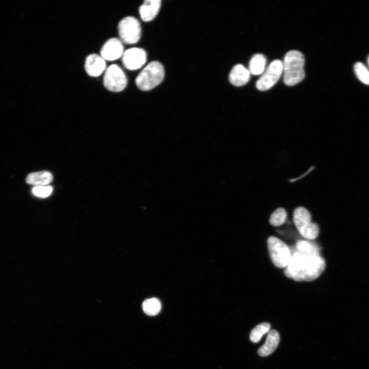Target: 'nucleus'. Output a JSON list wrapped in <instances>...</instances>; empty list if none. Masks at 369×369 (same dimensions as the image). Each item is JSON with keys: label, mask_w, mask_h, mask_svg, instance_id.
<instances>
[{"label": "nucleus", "mask_w": 369, "mask_h": 369, "mask_svg": "<svg viewBox=\"0 0 369 369\" xmlns=\"http://www.w3.org/2000/svg\"><path fill=\"white\" fill-rule=\"evenodd\" d=\"M325 269V261L320 256L309 257L296 252L284 268V274L296 281H311L318 278Z\"/></svg>", "instance_id": "nucleus-1"}, {"label": "nucleus", "mask_w": 369, "mask_h": 369, "mask_svg": "<svg viewBox=\"0 0 369 369\" xmlns=\"http://www.w3.org/2000/svg\"><path fill=\"white\" fill-rule=\"evenodd\" d=\"M283 63V81L288 86H294L301 81L305 77L304 58L298 50L288 52Z\"/></svg>", "instance_id": "nucleus-2"}, {"label": "nucleus", "mask_w": 369, "mask_h": 369, "mask_svg": "<svg viewBox=\"0 0 369 369\" xmlns=\"http://www.w3.org/2000/svg\"><path fill=\"white\" fill-rule=\"evenodd\" d=\"M164 68L157 61L148 64L138 74L135 79L137 87L142 91H149L158 85L163 79Z\"/></svg>", "instance_id": "nucleus-3"}, {"label": "nucleus", "mask_w": 369, "mask_h": 369, "mask_svg": "<svg viewBox=\"0 0 369 369\" xmlns=\"http://www.w3.org/2000/svg\"><path fill=\"white\" fill-rule=\"evenodd\" d=\"M310 212L305 208L298 207L293 212V221L299 233L308 239H314L318 236V225L311 221Z\"/></svg>", "instance_id": "nucleus-4"}, {"label": "nucleus", "mask_w": 369, "mask_h": 369, "mask_svg": "<svg viewBox=\"0 0 369 369\" xmlns=\"http://www.w3.org/2000/svg\"><path fill=\"white\" fill-rule=\"evenodd\" d=\"M267 245L274 265L279 268L286 267L292 257L287 244L277 237L271 236L268 238Z\"/></svg>", "instance_id": "nucleus-5"}, {"label": "nucleus", "mask_w": 369, "mask_h": 369, "mask_svg": "<svg viewBox=\"0 0 369 369\" xmlns=\"http://www.w3.org/2000/svg\"><path fill=\"white\" fill-rule=\"evenodd\" d=\"M119 39L126 44H134L141 36V26L138 20L133 16L122 18L118 25Z\"/></svg>", "instance_id": "nucleus-6"}, {"label": "nucleus", "mask_w": 369, "mask_h": 369, "mask_svg": "<svg viewBox=\"0 0 369 369\" xmlns=\"http://www.w3.org/2000/svg\"><path fill=\"white\" fill-rule=\"evenodd\" d=\"M103 84L108 90L119 92L126 88L127 79L122 69L118 65L113 64L107 67L104 72Z\"/></svg>", "instance_id": "nucleus-7"}, {"label": "nucleus", "mask_w": 369, "mask_h": 369, "mask_svg": "<svg viewBox=\"0 0 369 369\" xmlns=\"http://www.w3.org/2000/svg\"><path fill=\"white\" fill-rule=\"evenodd\" d=\"M282 73V61L279 59L273 60L257 81V89L260 91L270 89L278 81Z\"/></svg>", "instance_id": "nucleus-8"}, {"label": "nucleus", "mask_w": 369, "mask_h": 369, "mask_svg": "<svg viewBox=\"0 0 369 369\" xmlns=\"http://www.w3.org/2000/svg\"><path fill=\"white\" fill-rule=\"evenodd\" d=\"M121 58L126 69L135 70L140 69L146 63L147 53L142 48L133 47L125 51Z\"/></svg>", "instance_id": "nucleus-9"}, {"label": "nucleus", "mask_w": 369, "mask_h": 369, "mask_svg": "<svg viewBox=\"0 0 369 369\" xmlns=\"http://www.w3.org/2000/svg\"><path fill=\"white\" fill-rule=\"evenodd\" d=\"M122 42L117 38L107 40L100 50V56L105 60L113 61L122 57L124 52Z\"/></svg>", "instance_id": "nucleus-10"}, {"label": "nucleus", "mask_w": 369, "mask_h": 369, "mask_svg": "<svg viewBox=\"0 0 369 369\" xmlns=\"http://www.w3.org/2000/svg\"><path fill=\"white\" fill-rule=\"evenodd\" d=\"M85 69L89 76H99L106 69V60L100 55L95 53L89 54L85 61Z\"/></svg>", "instance_id": "nucleus-11"}, {"label": "nucleus", "mask_w": 369, "mask_h": 369, "mask_svg": "<svg viewBox=\"0 0 369 369\" xmlns=\"http://www.w3.org/2000/svg\"><path fill=\"white\" fill-rule=\"evenodd\" d=\"M251 74L248 69L241 64H237L229 74L230 82L235 86H242L250 80Z\"/></svg>", "instance_id": "nucleus-12"}, {"label": "nucleus", "mask_w": 369, "mask_h": 369, "mask_svg": "<svg viewBox=\"0 0 369 369\" xmlns=\"http://www.w3.org/2000/svg\"><path fill=\"white\" fill-rule=\"evenodd\" d=\"M160 6V0L145 1L139 9L141 19L145 22L153 20L158 13Z\"/></svg>", "instance_id": "nucleus-13"}, {"label": "nucleus", "mask_w": 369, "mask_h": 369, "mask_svg": "<svg viewBox=\"0 0 369 369\" xmlns=\"http://www.w3.org/2000/svg\"><path fill=\"white\" fill-rule=\"evenodd\" d=\"M279 340L278 332L275 330H270L268 333L265 343L258 351V354L262 357L270 355L278 346Z\"/></svg>", "instance_id": "nucleus-14"}, {"label": "nucleus", "mask_w": 369, "mask_h": 369, "mask_svg": "<svg viewBox=\"0 0 369 369\" xmlns=\"http://www.w3.org/2000/svg\"><path fill=\"white\" fill-rule=\"evenodd\" d=\"M53 179V176L51 172L42 171L29 174L26 178V181L28 184L41 186L49 184L52 181Z\"/></svg>", "instance_id": "nucleus-15"}, {"label": "nucleus", "mask_w": 369, "mask_h": 369, "mask_svg": "<svg viewBox=\"0 0 369 369\" xmlns=\"http://www.w3.org/2000/svg\"><path fill=\"white\" fill-rule=\"evenodd\" d=\"M266 59L262 54L256 53L251 57L249 64V71L251 74H262L266 69Z\"/></svg>", "instance_id": "nucleus-16"}, {"label": "nucleus", "mask_w": 369, "mask_h": 369, "mask_svg": "<svg viewBox=\"0 0 369 369\" xmlns=\"http://www.w3.org/2000/svg\"><path fill=\"white\" fill-rule=\"evenodd\" d=\"M297 252L301 255L312 257L320 256V250L316 244L306 240H298L296 244Z\"/></svg>", "instance_id": "nucleus-17"}, {"label": "nucleus", "mask_w": 369, "mask_h": 369, "mask_svg": "<svg viewBox=\"0 0 369 369\" xmlns=\"http://www.w3.org/2000/svg\"><path fill=\"white\" fill-rule=\"evenodd\" d=\"M160 301L156 298H152L145 300L142 303V309L148 315H157L161 310Z\"/></svg>", "instance_id": "nucleus-18"}, {"label": "nucleus", "mask_w": 369, "mask_h": 369, "mask_svg": "<svg viewBox=\"0 0 369 369\" xmlns=\"http://www.w3.org/2000/svg\"><path fill=\"white\" fill-rule=\"evenodd\" d=\"M271 325L269 323L263 322L256 325L250 333V338L251 341L257 343L262 336L270 331Z\"/></svg>", "instance_id": "nucleus-19"}, {"label": "nucleus", "mask_w": 369, "mask_h": 369, "mask_svg": "<svg viewBox=\"0 0 369 369\" xmlns=\"http://www.w3.org/2000/svg\"><path fill=\"white\" fill-rule=\"evenodd\" d=\"M286 217L287 213L285 209L282 208H279L272 213L270 216L269 222L273 226H279L285 222Z\"/></svg>", "instance_id": "nucleus-20"}, {"label": "nucleus", "mask_w": 369, "mask_h": 369, "mask_svg": "<svg viewBox=\"0 0 369 369\" xmlns=\"http://www.w3.org/2000/svg\"><path fill=\"white\" fill-rule=\"evenodd\" d=\"M354 69L358 78L363 84L369 85V69L361 62L356 63Z\"/></svg>", "instance_id": "nucleus-21"}, {"label": "nucleus", "mask_w": 369, "mask_h": 369, "mask_svg": "<svg viewBox=\"0 0 369 369\" xmlns=\"http://www.w3.org/2000/svg\"><path fill=\"white\" fill-rule=\"evenodd\" d=\"M53 192V187L50 186H35L32 189V194L39 198L49 196Z\"/></svg>", "instance_id": "nucleus-22"}, {"label": "nucleus", "mask_w": 369, "mask_h": 369, "mask_svg": "<svg viewBox=\"0 0 369 369\" xmlns=\"http://www.w3.org/2000/svg\"><path fill=\"white\" fill-rule=\"evenodd\" d=\"M367 63H368V67H369V56H368V58H367Z\"/></svg>", "instance_id": "nucleus-23"}]
</instances>
